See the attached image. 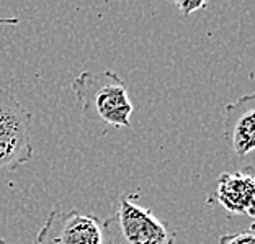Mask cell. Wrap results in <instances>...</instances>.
Here are the masks:
<instances>
[{"label":"cell","mask_w":255,"mask_h":244,"mask_svg":"<svg viewBox=\"0 0 255 244\" xmlns=\"http://www.w3.org/2000/svg\"><path fill=\"white\" fill-rule=\"evenodd\" d=\"M224 139L237 158L255 148V95L247 94L224 108Z\"/></svg>","instance_id":"5"},{"label":"cell","mask_w":255,"mask_h":244,"mask_svg":"<svg viewBox=\"0 0 255 244\" xmlns=\"http://www.w3.org/2000/svg\"><path fill=\"white\" fill-rule=\"evenodd\" d=\"M36 244H103L102 222L77 210H51L38 231Z\"/></svg>","instance_id":"4"},{"label":"cell","mask_w":255,"mask_h":244,"mask_svg":"<svg viewBox=\"0 0 255 244\" xmlns=\"http://www.w3.org/2000/svg\"><path fill=\"white\" fill-rule=\"evenodd\" d=\"M219 244H255L254 226H251L247 231H241V233L223 235L219 238Z\"/></svg>","instance_id":"7"},{"label":"cell","mask_w":255,"mask_h":244,"mask_svg":"<svg viewBox=\"0 0 255 244\" xmlns=\"http://www.w3.org/2000/svg\"><path fill=\"white\" fill-rule=\"evenodd\" d=\"M213 199L229 213L247 215L249 218H254L255 181L252 167L247 171L221 174L216 181Z\"/></svg>","instance_id":"6"},{"label":"cell","mask_w":255,"mask_h":244,"mask_svg":"<svg viewBox=\"0 0 255 244\" xmlns=\"http://www.w3.org/2000/svg\"><path fill=\"white\" fill-rule=\"evenodd\" d=\"M71 89L87 120L113 128L131 126L134 107L125 80L115 71H85L72 80Z\"/></svg>","instance_id":"1"},{"label":"cell","mask_w":255,"mask_h":244,"mask_svg":"<svg viewBox=\"0 0 255 244\" xmlns=\"http://www.w3.org/2000/svg\"><path fill=\"white\" fill-rule=\"evenodd\" d=\"M137 194H123L112 217L102 222L103 244H175V231L136 203Z\"/></svg>","instance_id":"2"},{"label":"cell","mask_w":255,"mask_h":244,"mask_svg":"<svg viewBox=\"0 0 255 244\" xmlns=\"http://www.w3.org/2000/svg\"><path fill=\"white\" fill-rule=\"evenodd\" d=\"M31 117L8 90L0 89V171H16L33 158Z\"/></svg>","instance_id":"3"},{"label":"cell","mask_w":255,"mask_h":244,"mask_svg":"<svg viewBox=\"0 0 255 244\" xmlns=\"http://www.w3.org/2000/svg\"><path fill=\"white\" fill-rule=\"evenodd\" d=\"M0 244H7V241H5V240H0Z\"/></svg>","instance_id":"10"},{"label":"cell","mask_w":255,"mask_h":244,"mask_svg":"<svg viewBox=\"0 0 255 244\" xmlns=\"http://www.w3.org/2000/svg\"><path fill=\"white\" fill-rule=\"evenodd\" d=\"M20 18H0V25L2 26H10V25H18Z\"/></svg>","instance_id":"9"},{"label":"cell","mask_w":255,"mask_h":244,"mask_svg":"<svg viewBox=\"0 0 255 244\" xmlns=\"http://www.w3.org/2000/svg\"><path fill=\"white\" fill-rule=\"evenodd\" d=\"M177 8L182 10V13L187 16V15H191L193 11L196 10H201L206 7V2H177L175 3Z\"/></svg>","instance_id":"8"}]
</instances>
